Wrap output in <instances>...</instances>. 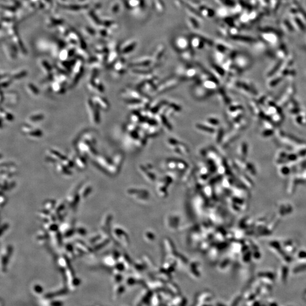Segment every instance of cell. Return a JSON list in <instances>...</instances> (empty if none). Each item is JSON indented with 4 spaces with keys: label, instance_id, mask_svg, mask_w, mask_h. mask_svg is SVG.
I'll list each match as a JSON object with an SVG mask.
<instances>
[{
    "label": "cell",
    "instance_id": "1",
    "mask_svg": "<svg viewBox=\"0 0 306 306\" xmlns=\"http://www.w3.org/2000/svg\"><path fill=\"white\" fill-rule=\"evenodd\" d=\"M199 128H200V129H206L207 130H209V131H210V132H212V130L211 129L206 128H204V126H202V125H200Z\"/></svg>",
    "mask_w": 306,
    "mask_h": 306
}]
</instances>
